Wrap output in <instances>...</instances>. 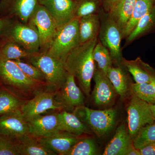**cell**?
Here are the masks:
<instances>
[{
    "instance_id": "1",
    "label": "cell",
    "mask_w": 155,
    "mask_h": 155,
    "mask_svg": "<svg viewBox=\"0 0 155 155\" xmlns=\"http://www.w3.org/2000/svg\"><path fill=\"white\" fill-rule=\"evenodd\" d=\"M97 38L81 44L70 52L64 62L67 72L77 79L81 89L87 96L91 90V81L95 71L94 49Z\"/></svg>"
},
{
    "instance_id": "2",
    "label": "cell",
    "mask_w": 155,
    "mask_h": 155,
    "mask_svg": "<svg viewBox=\"0 0 155 155\" xmlns=\"http://www.w3.org/2000/svg\"><path fill=\"white\" fill-rule=\"evenodd\" d=\"M0 86L11 93L27 101L46 88V84L28 77L13 60H0Z\"/></svg>"
},
{
    "instance_id": "3",
    "label": "cell",
    "mask_w": 155,
    "mask_h": 155,
    "mask_svg": "<svg viewBox=\"0 0 155 155\" xmlns=\"http://www.w3.org/2000/svg\"><path fill=\"white\" fill-rule=\"evenodd\" d=\"M23 60L34 65L42 72L45 78L47 90L57 91L66 80L68 72L64 63L47 53H32Z\"/></svg>"
},
{
    "instance_id": "4",
    "label": "cell",
    "mask_w": 155,
    "mask_h": 155,
    "mask_svg": "<svg viewBox=\"0 0 155 155\" xmlns=\"http://www.w3.org/2000/svg\"><path fill=\"white\" fill-rule=\"evenodd\" d=\"M0 35L15 42L30 54L39 51V35L36 26L30 21L25 23L14 18Z\"/></svg>"
},
{
    "instance_id": "5",
    "label": "cell",
    "mask_w": 155,
    "mask_h": 155,
    "mask_svg": "<svg viewBox=\"0 0 155 155\" xmlns=\"http://www.w3.org/2000/svg\"><path fill=\"white\" fill-rule=\"evenodd\" d=\"M79 19L74 18L60 28L46 53L64 64L68 54L80 44Z\"/></svg>"
},
{
    "instance_id": "6",
    "label": "cell",
    "mask_w": 155,
    "mask_h": 155,
    "mask_svg": "<svg viewBox=\"0 0 155 155\" xmlns=\"http://www.w3.org/2000/svg\"><path fill=\"white\" fill-rule=\"evenodd\" d=\"M74 113L96 135H105L114 127L116 112L113 109L94 110L82 106L75 108Z\"/></svg>"
},
{
    "instance_id": "7",
    "label": "cell",
    "mask_w": 155,
    "mask_h": 155,
    "mask_svg": "<svg viewBox=\"0 0 155 155\" xmlns=\"http://www.w3.org/2000/svg\"><path fill=\"white\" fill-rule=\"evenodd\" d=\"M99 15L101 20L98 35L100 41L109 50L112 60L120 62L122 61L121 44L123 37L122 31L107 13Z\"/></svg>"
},
{
    "instance_id": "8",
    "label": "cell",
    "mask_w": 155,
    "mask_h": 155,
    "mask_svg": "<svg viewBox=\"0 0 155 155\" xmlns=\"http://www.w3.org/2000/svg\"><path fill=\"white\" fill-rule=\"evenodd\" d=\"M55 95L56 92L44 88L37 93L33 97L26 101L20 109L25 120L28 122L49 110L59 111L65 110L64 107L57 101Z\"/></svg>"
},
{
    "instance_id": "9",
    "label": "cell",
    "mask_w": 155,
    "mask_h": 155,
    "mask_svg": "<svg viewBox=\"0 0 155 155\" xmlns=\"http://www.w3.org/2000/svg\"><path fill=\"white\" fill-rule=\"evenodd\" d=\"M127 114L128 132L132 140L143 127L155 121L150 104L134 94L127 107Z\"/></svg>"
},
{
    "instance_id": "10",
    "label": "cell",
    "mask_w": 155,
    "mask_h": 155,
    "mask_svg": "<svg viewBox=\"0 0 155 155\" xmlns=\"http://www.w3.org/2000/svg\"><path fill=\"white\" fill-rule=\"evenodd\" d=\"M29 21L36 26L38 32L39 51L46 52L59 30L54 20L44 6L39 3Z\"/></svg>"
},
{
    "instance_id": "11",
    "label": "cell",
    "mask_w": 155,
    "mask_h": 155,
    "mask_svg": "<svg viewBox=\"0 0 155 155\" xmlns=\"http://www.w3.org/2000/svg\"><path fill=\"white\" fill-rule=\"evenodd\" d=\"M38 0H0V16L29 22L38 5Z\"/></svg>"
},
{
    "instance_id": "12",
    "label": "cell",
    "mask_w": 155,
    "mask_h": 155,
    "mask_svg": "<svg viewBox=\"0 0 155 155\" xmlns=\"http://www.w3.org/2000/svg\"><path fill=\"white\" fill-rule=\"evenodd\" d=\"M55 98L64 109L83 106L84 96L73 75L68 73L66 80L56 92Z\"/></svg>"
},
{
    "instance_id": "13",
    "label": "cell",
    "mask_w": 155,
    "mask_h": 155,
    "mask_svg": "<svg viewBox=\"0 0 155 155\" xmlns=\"http://www.w3.org/2000/svg\"><path fill=\"white\" fill-rule=\"evenodd\" d=\"M39 3L49 12L59 29L75 18L76 0H41Z\"/></svg>"
},
{
    "instance_id": "14",
    "label": "cell",
    "mask_w": 155,
    "mask_h": 155,
    "mask_svg": "<svg viewBox=\"0 0 155 155\" xmlns=\"http://www.w3.org/2000/svg\"><path fill=\"white\" fill-rule=\"evenodd\" d=\"M28 134V123L21 110L0 116V135L17 139Z\"/></svg>"
},
{
    "instance_id": "15",
    "label": "cell",
    "mask_w": 155,
    "mask_h": 155,
    "mask_svg": "<svg viewBox=\"0 0 155 155\" xmlns=\"http://www.w3.org/2000/svg\"><path fill=\"white\" fill-rule=\"evenodd\" d=\"M81 137L78 136L66 131L58 130L43 137L38 138L44 146L57 155H66Z\"/></svg>"
},
{
    "instance_id": "16",
    "label": "cell",
    "mask_w": 155,
    "mask_h": 155,
    "mask_svg": "<svg viewBox=\"0 0 155 155\" xmlns=\"http://www.w3.org/2000/svg\"><path fill=\"white\" fill-rule=\"evenodd\" d=\"M95 82L92 97L96 104L105 106L114 100L116 92L107 74L95 68L93 75Z\"/></svg>"
},
{
    "instance_id": "17",
    "label": "cell",
    "mask_w": 155,
    "mask_h": 155,
    "mask_svg": "<svg viewBox=\"0 0 155 155\" xmlns=\"http://www.w3.org/2000/svg\"><path fill=\"white\" fill-rule=\"evenodd\" d=\"M29 134L41 138L60 130L58 112L39 115L28 122Z\"/></svg>"
},
{
    "instance_id": "18",
    "label": "cell",
    "mask_w": 155,
    "mask_h": 155,
    "mask_svg": "<svg viewBox=\"0 0 155 155\" xmlns=\"http://www.w3.org/2000/svg\"><path fill=\"white\" fill-rule=\"evenodd\" d=\"M134 147L133 140L124 125H120L108 143L103 153L104 155H127Z\"/></svg>"
},
{
    "instance_id": "19",
    "label": "cell",
    "mask_w": 155,
    "mask_h": 155,
    "mask_svg": "<svg viewBox=\"0 0 155 155\" xmlns=\"http://www.w3.org/2000/svg\"><path fill=\"white\" fill-rule=\"evenodd\" d=\"M60 130L81 137L91 132L90 128L75 114L65 110L58 111Z\"/></svg>"
},
{
    "instance_id": "20",
    "label": "cell",
    "mask_w": 155,
    "mask_h": 155,
    "mask_svg": "<svg viewBox=\"0 0 155 155\" xmlns=\"http://www.w3.org/2000/svg\"><path fill=\"white\" fill-rule=\"evenodd\" d=\"M19 155H56L55 153L44 146L38 139L30 134L16 139Z\"/></svg>"
},
{
    "instance_id": "21",
    "label": "cell",
    "mask_w": 155,
    "mask_h": 155,
    "mask_svg": "<svg viewBox=\"0 0 155 155\" xmlns=\"http://www.w3.org/2000/svg\"><path fill=\"white\" fill-rule=\"evenodd\" d=\"M100 27L99 14H91L79 19L78 29L80 44L97 38Z\"/></svg>"
},
{
    "instance_id": "22",
    "label": "cell",
    "mask_w": 155,
    "mask_h": 155,
    "mask_svg": "<svg viewBox=\"0 0 155 155\" xmlns=\"http://www.w3.org/2000/svg\"><path fill=\"white\" fill-rule=\"evenodd\" d=\"M136 0H121L108 14L123 32L133 14Z\"/></svg>"
},
{
    "instance_id": "23",
    "label": "cell",
    "mask_w": 155,
    "mask_h": 155,
    "mask_svg": "<svg viewBox=\"0 0 155 155\" xmlns=\"http://www.w3.org/2000/svg\"><path fill=\"white\" fill-rule=\"evenodd\" d=\"M30 54L15 42L0 35V60H24Z\"/></svg>"
},
{
    "instance_id": "24",
    "label": "cell",
    "mask_w": 155,
    "mask_h": 155,
    "mask_svg": "<svg viewBox=\"0 0 155 155\" xmlns=\"http://www.w3.org/2000/svg\"><path fill=\"white\" fill-rule=\"evenodd\" d=\"M155 0H136L133 14L122 32V37H127L139 20L155 7Z\"/></svg>"
},
{
    "instance_id": "25",
    "label": "cell",
    "mask_w": 155,
    "mask_h": 155,
    "mask_svg": "<svg viewBox=\"0 0 155 155\" xmlns=\"http://www.w3.org/2000/svg\"><path fill=\"white\" fill-rule=\"evenodd\" d=\"M26 101L5 89H0V116L20 110Z\"/></svg>"
},
{
    "instance_id": "26",
    "label": "cell",
    "mask_w": 155,
    "mask_h": 155,
    "mask_svg": "<svg viewBox=\"0 0 155 155\" xmlns=\"http://www.w3.org/2000/svg\"><path fill=\"white\" fill-rule=\"evenodd\" d=\"M155 25V6L139 20L135 27L127 37V42L132 41Z\"/></svg>"
},
{
    "instance_id": "27",
    "label": "cell",
    "mask_w": 155,
    "mask_h": 155,
    "mask_svg": "<svg viewBox=\"0 0 155 155\" xmlns=\"http://www.w3.org/2000/svg\"><path fill=\"white\" fill-rule=\"evenodd\" d=\"M107 76L110 81L116 93L123 98L127 91L126 77L120 67H111L107 72Z\"/></svg>"
},
{
    "instance_id": "28",
    "label": "cell",
    "mask_w": 155,
    "mask_h": 155,
    "mask_svg": "<svg viewBox=\"0 0 155 155\" xmlns=\"http://www.w3.org/2000/svg\"><path fill=\"white\" fill-rule=\"evenodd\" d=\"M93 55L94 62L97 64L98 68L107 74L109 69L112 67L113 61L109 50L98 41L94 49Z\"/></svg>"
},
{
    "instance_id": "29",
    "label": "cell",
    "mask_w": 155,
    "mask_h": 155,
    "mask_svg": "<svg viewBox=\"0 0 155 155\" xmlns=\"http://www.w3.org/2000/svg\"><path fill=\"white\" fill-rule=\"evenodd\" d=\"M155 142V121L143 127L133 140L135 148L140 150L147 145Z\"/></svg>"
},
{
    "instance_id": "30",
    "label": "cell",
    "mask_w": 155,
    "mask_h": 155,
    "mask_svg": "<svg viewBox=\"0 0 155 155\" xmlns=\"http://www.w3.org/2000/svg\"><path fill=\"white\" fill-rule=\"evenodd\" d=\"M97 154L96 145L94 140L82 137L71 148L66 155H94Z\"/></svg>"
},
{
    "instance_id": "31",
    "label": "cell",
    "mask_w": 155,
    "mask_h": 155,
    "mask_svg": "<svg viewBox=\"0 0 155 155\" xmlns=\"http://www.w3.org/2000/svg\"><path fill=\"white\" fill-rule=\"evenodd\" d=\"M123 64L132 75L136 83L150 82L152 75L143 69L138 64V61L123 60Z\"/></svg>"
},
{
    "instance_id": "32",
    "label": "cell",
    "mask_w": 155,
    "mask_h": 155,
    "mask_svg": "<svg viewBox=\"0 0 155 155\" xmlns=\"http://www.w3.org/2000/svg\"><path fill=\"white\" fill-rule=\"evenodd\" d=\"M133 94L149 104L155 103V92L151 82L134 83L131 85Z\"/></svg>"
},
{
    "instance_id": "33",
    "label": "cell",
    "mask_w": 155,
    "mask_h": 155,
    "mask_svg": "<svg viewBox=\"0 0 155 155\" xmlns=\"http://www.w3.org/2000/svg\"><path fill=\"white\" fill-rule=\"evenodd\" d=\"M99 0H76L75 18L80 19L91 14H96Z\"/></svg>"
},
{
    "instance_id": "34",
    "label": "cell",
    "mask_w": 155,
    "mask_h": 155,
    "mask_svg": "<svg viewBox=\"0 0 155 155\" xmlns=\"http://www.w3.org/2000/svg\"><path fill=\"white\" fill-rule=\"evenodd\" d=\"M25 75L34 80L46 84L44 75L37 67L22 59L13 60Z\"/></svg>"
},
{
    "instance_id": "35",
    "label": "cell",
    "mask_w": 155,
    "mask_h": 155,
    "mask_svg": "<svg viewBox=\"0 0 155 155\" xmlns=\"http://www.w3.org/2000/svg\"><path fill=\"white\" fill-rule=\"evenodd\" d=\"M0 155H19L16 139L0 135Z\"/></svg>"
},
{
    "instance_id": "36",
    "label": "cell",
    "mask_w": 155,
    "mask_h": 155,
    "mask_svg": "<svg viewBox=\"0 0 155 155\" xmlns=\"http://www.w3.org/2000/svg\"><path fill=\"white\" fill-rule=\"evenodd\" d=\"M141 155H155V142L140 149Z\"/></svg>"
},
{
    "instance_id": "37",
    "label": "cell",
    "mask_w": 155,
    "mask_h": 155,
    "mask_svg": "<svg viewBox=\"0 0 155 155\" xmlns=\"http://www.w3.org/2000/svg\"><path fill=\"white\" fill-rule=\"evenodd\" d=\"M121 0H104L103 7L106 12L108 13L112 8Z\"/></svg>"
},
{
    "instance_id": "38",
    "label": "cell",
    "mask_w": 155,
    "mask_h": 155,
    "mask_svg": "<svg viewBox=\"0 0 155 155\" xmlns=\"http://www.w3.org/2000/svg\"><path fill=\"white\" fill-rule=\"evenodd\" d=\"M14 18L0 16V33L10 24Z\"/></svg>"
},
{
    "instance_id": "39",
    "label": "cell",
    "mask_w": 155,
    "mask_h": 155,
    "mask_svg": "<svg viewBox=\"0 0 155 155\" xmlns=\"http://www.w3.org/2000/svg\"><path fill=\"white\" fill-rule=\"evenodd\" d=\"M127 155H141L140 150L135 148L134 146L132 147L127 153Z\"/></svg>"
},
{
    "instance_id": "40",
    "label": "cell",
    "mask_w": 155,
    "mask_h": 155,
    "mask_svg": "<svg viewBox=\"0 0 155 155\" xmlns=\"http://www.w3.org/2000/svg\"><path fill=\"white\" fill-rule=\"evenodd\" d=\"M150 105L153 115L155 118V103L153 104H150Z\"/></svg>"
},
{
    "instance_id": "41",
    "label": "cell",
    "mask_w": 155,
    "mask_h": 155,
    "mask_svg": "<svg viewBox=\"0 0 155 155\" xmlns=\"http://www.w3.org/2000/svg\"><path fill=\"white\" fill-rule=\"evenodd\" d=\"M151 82L152 83L155 92V75H152L151 78Z\"/></svg>"
},
{
    "instance_id": "42",
    "label": "cell",
    "mask_w": 155,
    "mask_h": 155,
    "mask_svg": "<svg viewBox=\"0 0 155 155\" xmlns=\"http://www.w3.org/2000/svg\"><path fill=\"white\" fill-rule=\"evenodd\" d=\"M41 1V0H38V2H39V1Z\"/></svg>"
},
{
    "instance_id": "43",
    "label": "cell",
    "mask_w": 155,
    "mask_h": 155,
    "mask_svg": "<svg viewBox=\"0 0 155 155\" xmlns=\"http://www.w3.org/2000/svg\"><path fill=\"white\" fill-rule=\"evenodd\" d=\"M1 86H0V89H1Z\"/></svg>"
}]
</instances>
